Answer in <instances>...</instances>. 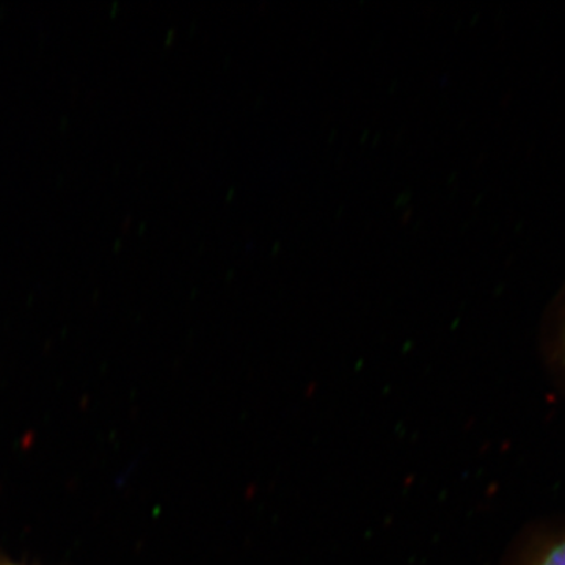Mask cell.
<instances>
[{
    "instance_id": "6da1fadb",
    "label": "cell",
    "mask_w": 565,
    "mask_h": 565,
    "mask_svg": "<svg viewBox=\"0 0 565 565\" xmlns=\"http://www.w3.org/2000/svg\"><path fill=\"white\" fill-rule=\"evenodd\" d=\"M539 565H565V541L550 550L548 555Z\"/></svg>"
}]
</instances>
